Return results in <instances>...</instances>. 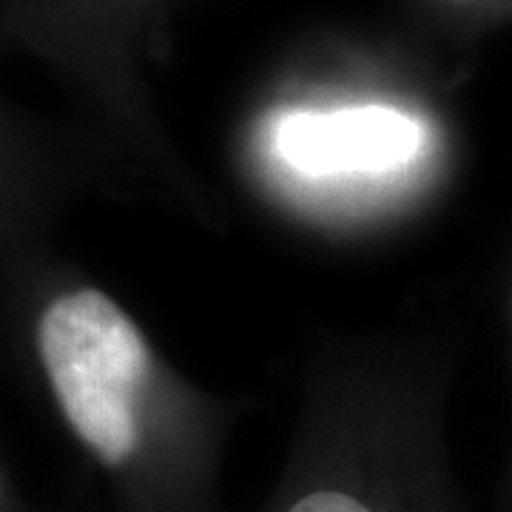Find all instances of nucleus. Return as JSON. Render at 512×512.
<instances>
[{
    "label": "nucleus",
    "mask_w": 512,
    "mask_h": 512,
    "mask_svg": "<svg viewBox=\"0 0 512 512\" xmlns=\"http://www.w3.org/2000/svg\"><path fill=\"white\" fill-rule=\"evenodd\" d=\"M37 350L57 404L94 456L120 467L140 450V393L148 348L106 293L57 296L37 322Z\"/></svg>",
    "instance_id": "1"
},
{
    "label": "nucleus",
    "mask_w": 512,
    "mask_h": 512,
    "mask_svg": "<svg viewBox=\"0 0 512 512\" xmlns=\"http://www.w3.org/2000/svg\"><path fill=\"white\" fill-rule=\"evenodd\" d=\"M421 126L384 106L288 114L276 126V151L302 174H382L419 154Z\"/></svg>",
    "instance_id": "2"
},
{
    "label": "nucleus",
    "mask_w": 512,
    "mask_h": 512,
    "mask_svg": "<svg viewBox=\"0 0 512 512\" xmlns=\"http://www.w3.org/2000/svg\"><path fill=\"white\" fill-rule=\"evenodd\" d=\"M288 512H376L359 498L339 490H316L311 495H302L296 504L288 507Z\"/></svg>",
    "instance_id": "3"
}]
</instances>
